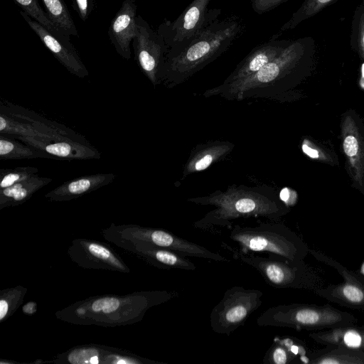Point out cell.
<instances>
[{
    "instance_id": "1",
    "label": "cell",
    "mask_w": 364,
    "mask_h": 364,
    "mask_svg": "<svg viewBox=\"0 0 364 364\" xmlns=\"http://www.w3.org/2000/svg\"><path fill=\"white\" fill-rule=\"evenodd\" d=\"M315 53V41L311 37L292 40L277 58L254 75L224 89H208L202 95L237 101L288 100L293 90L311 74Z\"/></svg>"
},
{
    "instance_id": "2",
    "label": "cell",
    "mask_w": 364,
    "mask_h": 364,
    "mask_svg": "<svg viewBox=\"0 0 364 364\" xmlns=\"http://www.w3.org/2000/svg\"><path fill=\"white\" fill-rule=\"evenodd\" d=\"M187 201L214 208L193 223L196 228L207 232L229 228L240 218L260 217L277 221L289 212L287 203L274 189L267 186L250 187L234 184L225 191L218 190L208 196L188 198Z\"/></svg>"
},
{
    "instance_id": "3",
    "label": "cell",
    "mask_w": 364,
    "mask_h": 364,
    "mask_svg": "<svg viewBox=\"0 0 364 364\" xmlns=\"http://www.w3.org/2000/svg\"><path fill=\"white\" fill-rule=\"evenodd\" d=\"M244 30L242 20L235 16L211 21L183 46L168 49L159 71V84L172 88L186 82L225 53Z\"/></svg>"
},
{
    "instance_id": "4",
    "label": "cell",
    "mask_w": 364,
    "mask_h": 364,
    "mask_svg": "<svg viewBox=\"0 0 364 364\" xmlns=\"http://www.w3.org/2000/svg\"><path fill=\"white\" fill-rule=\"evenodd\" d=\"M176 291L150 290L126 295L102 294L77 301L55 313L63 322L114 327L141 321L146 311L178 296Z\"/></svg>"
},
{
    "instance_id": "5",
    "label": "cell",
    "mask_w": 364,
    "mask_h": 364,
    "mask_svg": "<svg viewBox=\"0 0 364 364\" xmlns=\"http://www.w3.org/2000/svg\"><path fill=\"white\" fill-rule=\"evenodd\" d=\"M229 239L237 246L234 256L267 252L290 261L303 260L309 254L304 241L285 225L272 221L255 226L235 225Z\"/></svg>"
},
{
    "instance_id": "6",
    "label": "cell",
    "mask_w": 364,
    "mask_h": 364,
    "mask_svg": "<svg viewBox=\"0 0 364 364\" xmlns=\"http://www.w3.org/2000/svg\"><path fill=\"white\" fill-rule=\"evenodd\" d=\"M352 314L329 304H281L267 309L257 318L259 326L287 327L296 330L321 331L356 324Z\"/></svg>"
},
{
    "instance_id": "7",
    "label": "cell",
    "mask_w": 364,
    "mask_h": 364,
    "mask_svg": "<svg viewBox=\"0 0 364 364\" xmlns=\"http://www.w3.org/2000/svg\"><path fill=\"white\" fill-rule=\"evenodd\" d=\"M258 272L266 283L278 289H295L314 292L325 287L326 279L319 269L304 260L290 261L269 254L267 257L250 253L235 255Z\"/></svg>"
},
{
    "instance_id": "8",
    "label": "cell",
    "mask_w": 364,
    "mask_h": 364,
    "mask_svg": "<svg viewBox=\"0 0 364 364\" xmlns=\"http://www.w3.org/2000/svg\"><path fill=\"white\" fill-rule=\"evenodd\" d=\"M263 292L259 289L234 286L225 291L221 300L213 308L210 315L212 330L230 336L244 325L262 304Z\"/></svg>"
},
{
    "instance_id": "9",
    "label": "cell",
    "mask_w": 364,
    "mask_h": 364,
    "mask_svg": "<svg viewBox=\"0 0 364 364\" xmlns=\"http://www.w3.org/2000/svg\"><path fill=\"white\" fill-rule=\"evenodd\" d=\"M210 0H193L173 21L165 20L157 28L168 49L180 47L218 18L220 9H209Z\"/></svg>"
},
{
    "instance_id": "10",
    "label": "cell",
    "mask_w": 364,
    "mask_h": 364,
    "mask_svg": "<svg viewBox=\"0 0 364 364\" xmlns=\"http://www.w3.org/2000/svg\"><path fill=\"white\" fill-rule=\"evenodd\" d=\"M309 254L318 261L335 269L343 279L341 283L326 285L314 293L346 308L364 310V277L348 269L320 250L309 248Z\"/></svg>"
},
{
    "instance_id": "11",
    "label": "cell",
    "mask_w": 364,
    "mask_h": 364,
    "mask_svg": "<svg viewBox=\"0 0 364 364\" xmlns=\"http://www.w3.org/2000/svg\"><path fill=\"white\" fill-rule=\"evenodd\" d=\"M341 139L352 186L364 196V124L353 110L346 112L341 117Z\"/></svg>"
},
{
    "instance_id": "12",
    "label": "cell",
    "mask_w": 364,
    "mask_h": 364,
    "mask_svg": "<svg viewBox=\"0 0 364 364\" xmlns=\"http://www.w3.org/2000/svg\"><path fill=\"white\" fill-rule=\"evenodd\" d=\"M137 26V33L132 41L134 60L155 87L159 85V74L168 47L164 38L139 15Z\"/></svg>"
},
{
    "instance_id": "13",
    "label": "cell",
    "mask_w": 364,
    "mask_h": 364,
    "mask_svg": "<svg viewBox=\"0 0 364 364\" xmlns=\"http://www.w3.org/2000/svg\"><path fill=\"white\" fill-rule=\"evenodd\" d=\"M71 260L80 267L128 274L131 269L109 245L92 239H74L68 249Z\"/></svg>"
},
{
    "instance_id": "14",
    "label": "cell",
    "mask_w": 364,
    "mask_h": 364,
    "mask_svg": "<svg viewBox=\"0 0 364 364\" xmlns=\"http://www.w3.org/2000/svg\"><path fill=\"white\" fill-rule=\"evenodd\" d=\"M70 364H164L120 348L96 344L73 347L46 361Z\"/></svg>"
},
{
    "instance_id": "15",
    "label": "cell",
    "mask_w": 364,
    "mask_h": 364,
    "mask_svg": "<svg viewBox=\"0 0 364 364\" xmlns=\"http://www.w3.org/2000/svg\"><path fill=\"white\" fill-rule=\"evenodd\" d=\"M16 139L37 150L42 158L68 161L100 158L98 150L82 139L64 136L53 139L18 137Z\"/></svg>"
},
{
    "instance_id": "16",
    "label": "cell",
    "mask_w": 364,
    "mask_h": 364,
    "mask_svg": "<svg viewBox=\"0 0 364 364\" xmlns=\"http://www.w3.org/2000/svg\"><path fill=\"white\" fill-rule=\"evenodd\" d=\"M291 41L272 37L268 41L257 46L240 61L223 83L215 88L224 89L254 75L277 58Z\"/></svg>"
},
{
    "instance_id": "17",
    "label": "cell",
    "mask_w": 364,
    "mask_h": 364,
    "mask_svg": "<svg viewBox=\"0 0 364 364\" xmlns=\"http://www.w3.org/2000/svg\"><path fill=\"white\" fill-rule=\"evenodd\" d=\"M20 14L45 46L68 71L80 78L89 75L87 69L70 41L53 33L23 11Z\"/></svg>"
},
{
    "instance_id": "18",
    "label": "cell",
    "mask_w": 364,
    "mask_h": 364,
    "mask_svg": "<svg viewBox=\"0 0 364 364\" xmlns=\"http://www.w3.org/2000/svg\"><path fill=\"white\" fill-rule=\"evenodd\" d=\"M136 11L135 0H124L108 28L112 44L117 53L127 60L131 58V43L137 33Z\"/></svg>"
},
{
    "instance_id": "19",
    "label": "cell",
    "mask_w": 364,
    "mask_h": 364,
    "mask_svg": "<svg viewBox=\"0 0 364 364\" xmlns=\"http://www.w3.org/2000/svg\"><path fill=\"white\" fill-rule=\"evenodd\" d=\"M116 178L112 173H94L80 176L57 186L45 195L52 202H65L76 199L109 185Z\"/></svg>"
},
{
    "instance_id": "20",
    "label": "cell",
    "mask_w": 364,
    "mask_h": 364,
    "mask_svg": "<svg viewBox=\"0 0 364 364\" xmlns=\"http://www.w3.org/2000/svg\"><path fill=\"white\" fill-rule=\"evenodd\" d=\"M235 146V144L229 141L221 140L209 141L196 145L183 166L181 179L208 168L228 155Z\"/></svg>"
},
{
    "instance_id": "21",
    "label": "cell",
    "mask_w": 364,
    "mask_h": 364,
    "mask_svg": "<svg viewBox=\"0 0 364 364\" xmlns=\"http://www.w3.org/2000/svg\"><path fill=\"white\" fill-rule=\"evenodd\" d=\"M309 337L324 346H340L364 351V326L356 324L312 331Z\"/></svg>"
},
{
    "instance_id": "22",
    "label": "cell",
    "mask_w": 364,
    "mask_h": 364,
    "mask_svg": "<svg viewBox=\"0 0 364 364\" xmlns=\"http://www.w3.org/2000/svg\"><path fill=\"white\" fill-rule=\"evenodd\" d=\"M132 253L146 263L159 269L189 271L196 269L195 264L188 259V257L164 247L144 246L136 249Z\"/></svg>"
},
{
    "instance_id": "23",
    "label": "cell",
    "mask_w": 364,
    "mask_h": 364,
    "mask_svg": "<svg viewBox=\"0 0 364 364\" xmlns=\"http://www.w3.org/2000/svg\"><path fill=\"white\" fill-rule=\"evenodd\" d=\"M51 181L50 178L36 175L11 186L0 189V210L24 203L35 193Z\"/></svg>"
},
{
    "instance_id": "24",
    "label": "cell",
    "mask_w": 364,
    "mask_h": 364,
    "mask_svg": "<svg viewBox=\"0 0 364 364\" xmlns=\"http://www.w3.org/2000/svg\"><path fill=\"white\" fill-rule=\"evenodd\" d=\"M326 348L309 353L306 363L311 364H364V351L340 346Z\"/></svg>"
},
{
    "instance_id": "25",
    "label": "cell",
    "mask_w": 364,
    "mask_h": 364,
    "mask_svg": "<svg viewBox=\"0 0 364 364\" xmlns=\"http://www.w3.org/2000/svg\"><path fill=\"white\" fill-rule=\"evenodd\" d=\"M0 134L16 139L18 137L59 138L45 134L32 123L14 118L2 111L0 112Z\"/></svg>"
},
{
    "instance_id": "26",
    "label": "cell",
    "mask_w": 364,
    "mask_h": 364,
    "mask_svg": "<svg viewBox=\"0 0 364 364\" xmlns=\"http://www.w3.org/2000/svg\"><path fill=\"white\" fill-rule=\"evenodd\" d=\"M50 20L65 36H78L75 22L64 0H41Z\"/></svg>"
},
{
    "instance_id": "27",
    "label": "cell",
    "mask_w": 364,
    "mask_h": 364,
    "mask_svg": "<svg viewBox=\"0 0 364 364\" xmlns=\"http://www.w3.org/2000/svg\"><path fill=\"white\" fill-rule=\"evenodd\" d=\"M336 1L338 0H305L289 20L280 28L279 31L272 37L278 38L282 32L294 29L299 23L313 17Z\"/></svg>"
},
{
    "instance_id": "28",
    "label": "cell",
    "mask_w": 364,
    "mask_h": 364,
    "mask_svg": "<svg viewBox=\"0 0 364 364\" xmlns=\"http://www.w3.org/2000/svg\"><path fill=\"white\" fill-rule=\"evenodd\" d=\"M16 138L0 134V159L16 160L42 158L35 149L15 140Z\"/></svg>"
},
{
    "instance_id": "29",
    "label": "cell",
    "mask_w": 364,
    "mask_h": 364,
    "mask_svg": "<svg viewBox=\"0 0 364 364\" xmlns=\"http://www.w3.org/2000/svg\"><path fill=\"white\" fill-rule=\"evenodd\" d=\"M28 289L21 285L0 291V323L10 318L23 303Z\"/></svg>"
},
{
    "instance_id": "30",
    "label": "cell",
    "mask_w": 364,
    "mask_h": 364,
    "mask_svg": "<svg viewBox=\"0 0 364 364\" xmlns=\"http://www.w3.org/2000/svg\"><path fill=\"white\" fill-rule=\"evenodd\" d=\"M31 18L38 22L53 33L61 38L70 41L50 20L46 11L40 6L38 0H14Z\"/></svg>"
},
{
    "instance_id": "31",
    "label": "cell",
    "mask_w": 364,
    "mask_h": 364,
    "mask_svg": "<svg viewBox=\"0 0 364 364\" xmlns=\"http://www.w3.org/2000/svg\"><path fill=\"white\" fill-rule=\"evenodd\" d=\"M350 46L364 62V1L356 7L353 16ZM363 65L362 75L364 77V63Z\"/></svg>"
},
{
    "instance_id": "32",
    "label": "cell",
    "mask_w": 364,
    "mask_h": 364,
    "mask_svg": "<svg viewBox=\"0 0 364 364\" xmlns=\"http://www.w3.org/2000/svg\"><path fill=\"white\" fill-rule=\"evenodd\" d=\"M38 169L33 166H19L0 169V189L11 186L37 175Z\"/></svg>"
},
{
    "instance_id": "33",
    "label": "cell",
    "mask_w": 364,
    "mask_h": 364,
    "mask_svg": "<svg viewBox=\"0 0 364 364\" xmlns=\"http://www.w3.org/2000/svg\"><path fill=\"white\" fill-rule=\"evenodd\" d=\"M295 353L282 342L274 341L267 351L263 363L265 364H288L295 358Z\"/></svg>"
},
{
    "instance_id": "34",
    "label": "cell",
    "mask_w": 364,
    "mask_h": 364,
    "mask_svg": "<svg viewBox=\"0 0 364 364\" xmlns=\"http://www.w3.org/2000/svg\"><path fill=\"white\" fill-rule=\"evenodd\" d=\"M301 149L306 156L316 161L333 165L337 162L335 156H332L328 150L311 139H304Z\"/></svg>"
},
{
    "instance_id": "35",
    "label": "cell",
    "mask_w": 364,
    "mask_h": 364,
    "mask_svg": "<svg viewBox=\"0 0 364 364\" xmlns=\"http://www.w3.org/2000/svg\"><path fill=\"white\" fill-rule=\"evenodd\" d=\"M71 3L80 19L85 21L95 8V0H71Z\"/></svg>"
},
{
    "instance_id": "36",
    "label": "cell",
    "mask_w": 364,
    "mask_h": 364,
    "mask_svg": "<svg viewBox=\"0 0 364 364\" xmlns=\"http://www.w3.org/2000/svg\"><path fill=\"white\" fill-rule=\"evenodd\" d=\"M288 0H251L254 11L258 14L270 11Z\"/></svg>"
},
{
    "instance_id": "37",
    "label": "cell",
    "mask_w": 364,
    "mask_h": 364,
    "mask_svg": "<svg viewBox=\"0 0 364 364\" xmlns=\"http://www.w3.org/2000/svg\"><path fill=\"white\" fill-rule=\"evenodd\" d=\"M37 311V304L30 301L22 306V311L26 315H33Z\"/></svg>"
},
{
    "instance_id": "38",
    "label": "cell",
    "mask_w": 364,
    "mask_h": 364,
    "mask_svg": "<svg viewBox=\"0 0 364 364\" xmlns=\"http://www.w3.org/2000/svg\"><path fill=\"white\" fill-rule=\"evenodd\" d=\"M363 271L364 272V264H363Z\"/></svg>"
}]
</instances>
